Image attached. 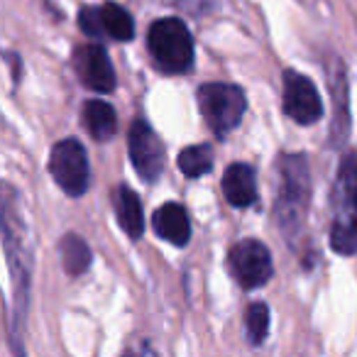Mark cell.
Instances as JSON below:
<instances>
[{
  "mask_svg": "<svg viewBox=\"0 0 357 357\" xmlns=\"http://www.w3.org/2000/svg\"><path fill=\"white\" fill-rule=\"evenodd\" d=\"M59 252H61V262H64L66 274L76 277V274H84L91 264V250L89 245L84 243V238L79 235H66L59 245Z\"/></svg>",
  "mask_w": 357,
  "mask_h": 357,
  "instance_id": "cell-17",
  "label": "cell"
},
{
  "mask_svg": "<svg viewBox=\"0 0 357 357\" xmlns=\"http://www.w3.org/2000/svg\"><path fill=\"white\" fill-rule=\"evenodd\" d=\"M223 196L235 208H248L257 201V174L250 164H230L223 174Z\"/></svg>",
  "mask_w": 357,
  "mask_h": 357,
  "instance_id": "cell-11",
  "label": "cell"
},
{
  "mask_svg": "<svg viewBox=\"0 0 357 357\" xmlns=\"http://www.w3.org/2000/svg\"><path fill=\"white\" fill-rule=\"evenodd\" d=\"M147 47L154 64L167 74H184L194 66V37L178 17H162L147 32Z\"/></svg>",
  "mask_w": 357,
  "mask_h": 357,
  "instance_id": "cell-4",
  "label": "cell"
},
{
  "mask_svg": "<svg viewBox=\"0 0 357 357\" xmlns=\"http://www.w3.org/2000/svg\"><path fill=\"white\" fill-rule=\"evenodd\" d=\"M331 248L337 255H357V152H347L333 186Z\"/></svg>",
  "mask_w": 357,
  "mask_h": 357,
  "instance_id": "cell-2",
  "label": "cell"
},
{
  "mask_svg": "<svg viewBox=\"0 0 357 357\" xmlns=\"http://www.w3.org/2000/svg\"><path fill=\"white\" fill-rule=\"evenodd\" d=\"M115 213H118L120 228L128 233V238L139 240L144 230V215H142V204H139L137 194L128 186H120L115 194Z\"/></svg>",
  "mask_w": 357,
  "mask_h": 357,
  "instance_id": "cell-14",
  "label": "cell"
},
{
  "mask_svg": "<svg viewBox=\"0 0 357 357\" xmlns=\"http://www.w3.org/2000/svg\"><path fill=\"white\" fill-rule=\"evenodd\" d=\"M84 123L86 130L91 132V137L98 142H108L118 130V115L110 108L105 100H89L84 108Z\"/></svg>",
  "mask_w": 357,
  "mask_h": 357,
  "instance_id": "cell-15",
  "label": "cell"
},
{
  "mask_svg": "<svg viewBox=\"0 0 357 357\" xmlns=\"http://www.w3.org/2000/svg\"><path fill=\"white\" fill-rule=\"evenodd\" d=\"M228 267L243 289H257L272 279L274 264L267 245L259 240H240L228 252Z\"/></svg>",
  "mask_w": 357,
  "mask_h": 357,
  "instance_id": "cell-7",
  "label": "cell"
},
{
  "mask_svg": "<svg viewBox=\"0 0 357 357\" xmlns=\"http://www.w3.org/2000/svg\"><path fill=\"white\" fill-rule=\"evenodd\" d=\"M199 105L215 137L223 139L240 125L248 108L243 89L233 84H204L199 89Z\"/></svg>",
  "mask_w": 357,
  "mask_h": 357,
  "instance_id": "cell-5",
  "label": "cell"
},
{
  "mask_svg": "<svg viewBox=\"0 0 357 357\" xmlns=\"http://www.w3.org/2000/svg\"><path fill=\"white\" fill-rule=\"evenodd\" d=\"M154 233L176 248H184L191 238V223L186 211L178 204H164L154 213Z\"/></svg>",
  "mask_w": 357,
  "mask_h": 357,
  "instance_id": "cell-13",
  "label": "cell"
},
{
  "mask_svg": "<svg viewBox=\"0 0 357 357\" xmlns=\"http://www.w3.org/2000/svg\"><path fill=\"white\" fill-rule=\"evenodd\" d=\"M282 184L277 196V220L289 240L296 238L303 228L308 201H311V172L303 154H284L279 159Z\"/></svg>",
  "mask_w": 357,
  "mask_h": 357,
  "instance_id": "cell-3",
  "label": "cell"
},
{
  "mask_svg": "<svg viewBox=\"0 0 357 357\" xmlns=\"http://www.w3.org/2000/svg\"><path fill=\"white\" fill-rule=\"evenodd\" d=\"M284 113L298 125H313L321 120L323 103L316 86L298 71H284Z\"/></svg>",
  "mask_w": 357,
  "mask_h": 357,
  "instance_id": "cell-9",
  "label": "cell"
},
{
  "mask_svg": "<svg viewBox=\"0 0 357 357\" xmlns=\"http://www.w3.org/2000/svg\"><path fill=\"white\" fill-rule=\"evenodd\" d=\"M0 235H3V248H6L8 269L13 279V306H15L13 308V335H20L27 306H30L35 245H32V230L25 208H22L20 191L6 181H0Z\"/></svg>",
  "mask_w": 357,
  "mask_h": 357,
  "instance_id": "cell-1",
  "label": "cell"
},
{
  "mask_svg": "<svg viewBox=\"0 0 357 357\" xmlns=\"http://www.w3.org/2000/svg\"><path fill=\"white\" fill-rule=\"evenodd\" d=\"M245 333H248V340L252 345L264 342L269 333V308L267 303H252L245 313Z\"/></svg>",
  "mask_w": 357,
  "mask_h": 357,
  "instance_id": "cell-19",
  "label": "cell"
},
{
  "mask_svg": "<svg viewBox=\"0 0 357 357\" xmlns=\"http://www.w3.org/2000/svg\"><path fill=\"white\" fill-rule=\"evenodd\" d=\"M174 3H178V6L191 13H201V10H206V8H211L213 0H174Z\"/></svg>",
  "mask_w": 357,
  "mask_h": 357,
  "instance_id": "cell-21",
  "label": "cell"
},
{
  "mask_svg": "<svg viewBox=\"0 0 357 357\" xmlns=\"http://www.w3.org/2000/svg\"><path fill=\"white\" fill-rule=\"evenodd\" d=\"M130 162H132L135 172L142 176V181H157L164 172V144L157 137L152 128L144 120H135L130 128Z\"/></svg>",
  "mask_w": 357,
  "mask_h": 357,
  "instance_id": "cell-8",
  "label": "cell"
},
{
  "mask_svg": "<svg viewBox=\"0 0 357 357\" xmlns=\"http://www.w3.org/2000/svg\"><path fill=\"white\" fill-rule=\"evenodd\" d=\"M328 81H331V93H333V144H342L350 132V113H347V79H345V66L340 59H333L328 64Z\"/></svg>",
  "mask_w": 357,
  "mask_h": 357,
  "instance_id": "cell-12",
  "label": "cell"
},
{
  "mask_svg": "<svg viewBox=\"0 0 357 357\" xmlns=\"http://www.w3.org/2000/svg\"><path fill=\"white\" fill-rule=\"evenodd\" d=\"M76 71L89 89L98 93H110L115 89V71L108 52L100 45H86L76 50Z\"/></svg>",
  "mask_w": 357,
  "mask_h": 357,
  "instance_id": "cell-10",
  "label": "cell"
},
{
  "mask_svg": "<svg viewBox=\"0 0 357 357\" xmlns=\"http://www.w3.org/2000/svg\"><path fill=\"white\" fill-rule=\"evenodd\" d=\"M213 167V149L208 144H196V147H186L178 154V169L189 178H199L211 172Z\"/></svg>",
  "mask_w": 357,
  "mask_h": 357,
  "instance_id": "cell-18",
  "label": "cell"
},
{
  "mask_svg": "<svg viewBox=\"0 0 357 357\" xmlns=\"http://www.w3.org/2000/svg\"><path fill=\"white\" fill-rule=\"evenodd\" d=\"M98 13L100 25H103V32L108 37H113L118 42H130L135 37V22L125 8L115 6V3H105Z\"/></svg>",
  "mask_w": 357,
  "mask_h": 357,
  "instance_id": "cell-16",
  "label": "cell"
},
{
  "mask_svg": "<svg viewBox=\"0 0 357 357\" xmlns=\"http://www.w3.org/2000/svg\"><path fill=\"white\" fill-rule=\"evenodd\" d=\"M79 22H81V30L91 37H100L105 35L103 32V25H100V13L96 8H84L79 15Z\"/></svg>",
  "mask_w": 357,
  "mask_h": 357,
  "instance_id": "cell-20",
  "label": "cell"
},
{
  "mask_svg": "<svg viewBox=\"0 0 357 357\" xmlns=\"http://www.w3.org/2000/svg\"><path fill=\"white\" fill-rule=\"evenodd\" d=\"M50 174L59 189L69 196H84L91 184L89 154L76 137H66L54 144L50 154Z\"/></svg>",
  "mask_w": 357,
  "mask_h": 357,
  "instance_id": "cell-6",
  "label": "cell"
}]
</instances>
